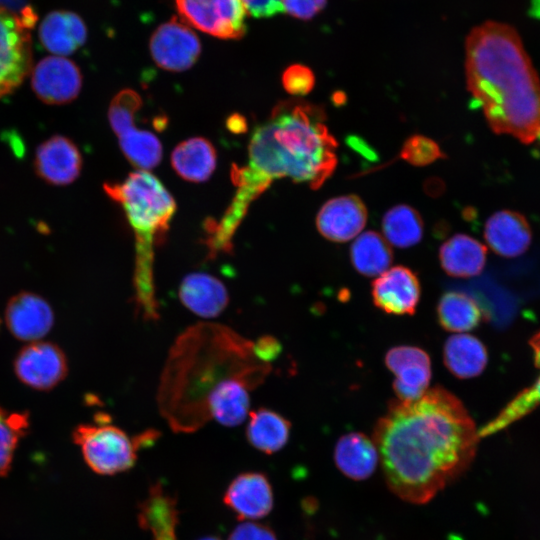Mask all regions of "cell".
<instances>
[{
    "mask_svg": "<svg viewBox=\"0 0 540 540\" xmlns=\"http://www.w3.org/2000/svg\"><path fill=\"white\" fill-rule=\"evenodd\" d=\"M479 439L464 404L441 386L416 400H393L372 435L388 487L414 504L430 501L461 475Z\"/></svg>",
    "mask_w": 540,
    "mask_h": 540,
    "instance_id": "1",
    "label": "cell"
},
{
    "mask_svg": "<svg viewBox=\"0 0 540 540\" xmlns=\"http://www.w3.org/2000/svg\"><path fill=\"white\" fill-rule=\"evenodd\" d=\"M271 371L253 340L226 325L197 323L168 351L156 396L160 415L176 433L195 432L226 400L250 395Z\"/></svg>",
    "mask_w": 540,
    "mask_h": 540,
    "instance_id": "2",
    "label": "cell"
},
{
    "mask_svg": "<svg viewBox=\"0 0 540 540\" xmlns=\"http://www.w3.org/2000/svg\"><path fill=\"white\" fill-rule=\"evenodd\" d=\"M319 105L302 99L280 101L250 138L245 166L233 165L236 192L218 228L234 235L255 201L276 179L288 177L319 189L337 166L338 143Z\"/></svg>",
    "mask_w": 540,
    "mask_h": 540,
    "instance_id": "3",
    "label": "cell"
},
{
    "mask_svg": "<svg viewBox=\"0 0 540 540\" xmlns=\"http://www.w3.org/2000/svg\"><path fill=\"white\" fill-rule=\"evenodd\" d=\"M468 91L490 128L530 144L540 139V78L511 26L486 21L465 40Z\"/></svg>",
    "mask_w": 540,
    "mask_h": 540,
    "instance_id": "4",
    "label": "cell"
},
{
    "mask_svg": "<svg viewBox=\"0 0 540 540\" xmlns=\"http://www.w3.org/2000/svg\"><path fill=\"white\" fill-rule=\"evenodd\" d=\"M104 191L123 209L135 237L133 289L136 313L146 321L159 318L154 280V248L165 236L176 203L157 177L137 170Z\"/></svg>",
    "mask_w": 540,
    "mask_h": 540,
    "instance_id": "5",
    "label": "cell"
},
{
    "mask_svg": "<svg viewBox=\"0 0 540 540\" xmlns=\"http://www.w3.org/2000/svg\"><path fill=\"white\" fill-rule=\"evenodd\" d=\"M94 424H80L72 433L87 465L97 474L114 475L132 468L141 447L152 444L158 433L145 431L131 437L121 428L97 417Z\"/></svg>",
    "mask_w": 540,
    "mask_h": 540,
    "instance_id": "6",
    "label": "cell"
},
{
    "mask_svg": "<svg viewBox=\"0 0 540 540\" xmlns=\"http://www.w3.org/2000/svg\"><path fill=\"white\" fill-rule=\"evenodd\" d=\"M31 71L29 29L20 15L0 5V99L18 88Z\"/></svg>",
    "mask_w": 540,
    "mask_h": 540,
    "instance_id": "7",
    "label": "cell"
},
{
    "mask_svg": "<svg viewBox=\"0 0 540 540\" xmlns=\"http://www.w3.org/2000/svg\"><path fill=\"white\" fill-rule=\"evenodd\" d=\"M183 21L221 39H240L246 32L242 0H175Z\"/></svg>",
    "mask_w": 540,
    "mask_h": 540,
    "instance_id": "8",
    "label": "cell"
},
{
    "mask_svg": "<svg viewBox=\"0 0 540 540\" xmlns=\"http://www.w3.org/2000/svg\"><path fill=\"white\" fill-rule=\"evenodd\" d=\"M14 372L26 386L48 391L68 374L65 353L55 343L34 341L24 346L14 360Z\"/></svg>",
    "mask_w": 540,
    "mask_h": 540,
    "instance_id": "9",
    "label": "cell"
},
{
    "mask_svg": "<svg viewBox=\"0 0 540 540\" xmlns=\"http://www.w3.org/2000/svg\"><path fill=\"white\" fill-rule=\"evenodd\" d=\"M154 62L162 69L181 72L191 68L199 58L201 44L184 21L176 18L161 24L150 39Z\"/></svg>",
    "mask_w": 540,
    "mask_h": 540,
    "instance_id": "10",
    "label": "cell"
},
{
    "mask_svg": "<svg viewBox=\"0 0 540 540\" xmlns=\"http://www.w3.org/2000/svg\"><path fill=\"white\" fill-rule=\"evenodd\" d=\"M32 89L44 103L61 105L73 101L82 87L79 67L62 56H48L39 61L31 73Z\"/></svg>",
    "mask_w": 540,
    "mask_h": 540,
    "instance_id": "11",
    "label": "cell"
},
{
    "mask_svg": "<svg viewBox=\"0 0 540 540\" xmlns=\"http://www.w3.org/2000/svg\"><path fill=\"white\" fill-rule=\"evenodd\" d=\"M385 365L395 375L393 391L401 401L420 398L431 380V360L423 349L401 345L387 351Z\"/></svg>",
    "mask_w": 540,
    "mask_h": 540,
    "instance_id": "12",
    "label": "cell"
},
{
    "mask_svg": "<svg viewBox=\"0 0 540 540\" xmlns=\"http://www.w3.org/2000/svg\"><path fill=\"white\" fill-rule=\"evenodd\" d=\"M420 294L418 276L413 270L402 265L386 270L371 285L374 305L392 315H413Z\"/></svg>",
    "mask_w": 540,
    "mask_h": 540,
    "instance_id": "13",
    "label": "cell"
},
{
    "mask_svg": "<svg viewBox=\"0 0 540 540\" xmlns=\"http://www.w3.org/2000/svg\"><path fill=\"white\" fill-rule=\"evenodd\" d=\"M5 321L15 338L34 342L49 333L54 324V313L43 297L23 291L9 299Z\"/></svg>",
    "mask_w": 540,
    "mask_h": 540,
    "instance_id": "14",
    "label": "cell"
},
{
    "mask_svg": "<svg viewBox=\"0 0 540 540\" xmlns=\"http://www.w3.org/2000/svg\"><path fill=\"white\" fill-rule=\"evenodd\" d=\"M367 209L357 195H343L326 201L316 216L318 232L337 243L355 238L365 227Z\"/></svg>",
    "mask_w": 540,
    "mask_h": 540,
    "instance_id": "15",
    "label": "cell"
},
{
    "mask_svg": "<svg viewBox=\"0 0 540 540\" xmlns=\"http://www.w3.org/2000/svg\"><path fill=\"white\" fill-rule=\"evenodd\" d=\"M34 164L41 179L63 186L72 183L80 175L82 157L70 139L55 135L38 146Z\"/></svg>",
    "mask_w": 540,
    "mask_h": 540,
    "instance_id": "16",
    "label": "cell"
},
{
    "mask_svg": "<svg viewBox=\"0 0 540 540\" xmlns=\"http://www.w3.org/2000/svg\"><path fill=\"white\" fill-rule=\"evenodd\" d=\"M224 503L240 519H259L272 510V487L264 474L245 472L229 484L224 494Z\"/></svg>",
    "mask_w": 540,
    "mask_h": 540,
    "instance_id": "17",
    "label": "cell"
},
{
    "mask_svg": "<svg viewBox=\"0 0 540 540\" xmlns=\"http://www.w3.org/2000/svg\"><path fill=\"white\" fill-rule=\"evenodd\" d=\"M178 296L185 308L204 319L219 316L229 303L225 284L204 272L186 275L179 285Z\"/></svg>",
    "mask_w": 540,
    "mask_h": 540,
    "instance_id": "18",
    "label": "cell"
},
{
    "mask_svg": "<svg viewBox=\"0 0 540 540\" xmlns=\"http://www.w3.org/2000/svg\"><path fill=\"white\" fill-rule=\"evenodd\" d=\"M484 238L495 253L513 258L522 255L531 244L532 232L526 218L515 211L492 214L485 223Z\"/></svg>",
    "mask_w": 540,
    "mask_h": 540,
    "instance_id": "19",
    "label": "cell"
},
{
    "mask_svg": "<svg viewBox=\"0 0 540 540\" xmlns=\"http://www.w3.org/2000/svg\"><path fill=\"white\" fill-rule=\"evenodd\" d=\"M39 38L46 50L65 57L74 53L87 39V28L82 18L70 11H53L45 16Z\"/></svg>",
    "mask_w": 540,
    "mask_h": 540,
    "instance_id": "20",
    "label": "cell"
},
{
    "mask_svg": "<svg viewBox=\"0 0 540 540\" xmlns=\"http://www.w3.org/2000/svg\"><path fill=\"white\" fill-rule=\"evenodd\" d=\"M487 248L475 238L456 234L439 249L442 269L452 277L469 278L479 275L486 263Z\"/></svg>",
    "mask_w": 540,
    "mask_h": 540,
    "instance_id": "21",
    "label": "cell"
},
{
    "mask_svg": "<svg viewBox=\"0 0 540 540\" xmlns=\"http://www.w3.org/2000/svg\"><path fill=\"white\" fill-rule=\"evenodd\" d=\"M334 460L345 476L363 480L373 474L379 455L372 439L361 432H351L338 439Z\"/></svg>",
    "mask_w": 540,
    "mask_h": 540,
    "instance_id": "22",
    "label": "cell"
},
{
    "mask_svg": "<svg viewBox=\"0 0 540 540\" xmlns=\"http://www.w3.org/2000/svg\"><path fill=\"white\" fill-rule=\"evenodd\" d=\"M217 154L212 143L203 137H193L179 143L171 154V164L184 180L203 182L216 168Z\"/></svg>",
    "mask_w": 540,
    "mask_h": 540,
    "instance_id": "23",
    "label": "cell"
},
{
    "mask_svg": "<svg viewBox=\"0 0 540 540\" xmlns=\"http://www.w3.org/2000/svg\"><path fill=\"white\" fill-rule=\"evenodd\" d=\"M446 368L459 379H469L480 375L488 362L484 344L470 334L450 336L443 347Z\"/></svg>",
    "mask_w": 540,
    "mask_h": 540,
    "instance_id": "24",
    "label": "cell"
},
{
    "mask_svg": "<svg viewBox=\"0 0 540 540\" xmlns=\"http://www.w3.org/2000/svg\"><path fill=\"white\" fill-rule=\"evenodd\" d=\"M246 438L251 446L265 454L281 450L288 442L291 423L280 413L261 407L250 411Z\"/></svg>",
    "mask_w": 540,
    "mask_h": 540,
    "instance_id": "25",
    "label": "cell"
},
{
    "mask_svg": "<svg viewBox=\"0 0 540 540\" xmlns=\"http://www.w3.org/2000/svg\"><path fill=\"white\" fill-rule=\"evenodd\" d=\"M436 314L440 326L449 332L470 331L486 317L475 299L458 291H448L441 295Z\"/></svg>",
    "mask_w": 540,
    "mask_h": 540,
    "instance_id": "26",
    "label": "cell"
},
{
    "mask_svg": "<svg viewBox=\"0 0 540 540\" xmlns=\"http://www.w3.org/2000/svg\"><path fill=\"white\" fill-rule=\"evenodd\" d=\"M350 259L355 270L367 277L379 276L393 261L387 240L375 231L360 234L350 247Z\"/></svg>",
    "mask_w": 540,
    "mask_h": 540,
    "instance_id": "27",
    "label": "cell"
},
{
    "mask_svg": "<svg viewBox=\"0 0 540 540\" xmlns=\"http://www.w3.org/2000/svg\"><path fill=\"white\" fill-rule=\"evenodd\" d=\"M535 366L540 369V331L530 340ZM540 405V376L533 385L521 391L501 412L481 430L480 437L491 435L506 428L516 420L532 412Z\"/></svg>",
    "mask_w": 540,
    "mask_h": 540,
    "instance_id": "28",
    "label": "cell"
},
{
    "mask_svg": "<svg viewBox=\"0 0 540 540\" xmlns=\"http://www.w3.org/2000/svg\"><path fill=\"white\" fill-rule=\"evenodd\" d=\"M114 133L118 137L123 154L139 170L147 171L160 163L162 145L152 132L135 127L133 122Z\"/></svg>",
    "mask_w": 540,
    "mask_h": 540,
    "instance_id": "29",
    "label": "cell"
},
{
    "mask_svg": "<svg viewBox=\"0 0 540 540\" xmlns=\"http://www.w3.org/2000/svg\"><path fill=\"white\" fill-rule=\"evenodd\" d=\"M423 229V221L418 211L406 204L393 206L383 216L384 238L398 248L418 244L422 239Z\"/></svg>",
    "mask_w": 540,
    "mask_h": 540,
    "instance_id": "30",
    "label": "cell"
},
{
    "mask_svg": "<svg viewBox=\"0 0 540 540\" xmlns=\"http://www.w3.org/2000/svg\"><path fill=\"white\" fill-rule=\"evenodd\" d=\"M28 429L27 412L9 411L0 407V478L10 470L17 445Z\"/></svg>",
    "mask_w": 540,
    "mask_h": 540,
    "instance_id": "31",
    "label": "cell"
},
{
    "mask_svg": "<svg viewBox=\"0 0 540 540\" xmlns=\"http://www.w3.org/2000/svg\"><path fill=\"white\" fill-rule=\"evenodd\" d=\"M400 157L414 166H426L445 157L439 145L423 135H412L402 145Z\"/></svg>",
    "mask_w": 540,
    "mask_h": 540,
    "instance_id": "32",
    "label": "cell"
},
{
    "mask_svg": "<svg viewBox=\"0 0 540 540\" xmlns=\"http://www.w3.org/2000/svg\"><path fill=\"white\" fill-rule=\"evenodd\" d=\"M281 81L284 89L289 94L301 97L313 90L315 75L308 66L293 64L285 69Z\"/></svg>",
    "mask_w": 540,
    "mask_h": 540,
    "instance_id": "33",
    "label": "cell"
},
{
    "mask_svg": "<svg viewBox=\"0 0 540 540\" xmlns=\"http://www.w3.org/2000/svg\"><path fill=\"white\" fill-rule=\"evenodd\" d=\"M283 10L291 16L309 20L321 12L327 0H281Z\"/></svg>",
    "mask_w": 540,
    "mask_h": 540,
    "instance_id": "34",
    "label": "cell"
},
{
    "mask_svg": "<svg viewBox=\"0 0 540 540\" xmlns=\"http://www.w3.org/2000/svg\"><path fill=\"white\" fill-rule=\"evenodd\" d=\"M228 540H277V538L267 526L244 523L233 530Z\"/></svg>",
    "mask_w": 540,
    "mask_h": 540,
    "instance_id": "35",
    "label": "cell"
},
{
    "mask_svg": "<svg viewBox=\"0 0 540 540\" xmlns=\"http://www.w3.org/2000/svg\"><path fill=\"white\" fill-rule=\"evenodd\" d=\"M247 13L256 18H269L284 12L281 0H242Z\"/></svg>",
    "mask_w": 540,
    "mask_h": 540,
    "instance_id": "36",
    "label": "cell"
},
{
    "mask_svg": "<svg viewBox=\"0 0 540 540\" xmlns=\"http://www.w3.org/2000/svg\"><path fill=\"white\" fill-rule=\"evenodd\" d=\"M254 343L257 355L268 363L272 364V361L280 355L281 344L273 336H262L254 341Z\"/></svg>",
    "mask_w": 540,
    "mask_h": 540,
    "instance_id": "37",
    "label": "cell"
},
{
    "mask_svg": "<svg viewBox=\"0 0 540 540\" xmlns=\"http://www.w3.org/2000/svg\"><path fill=\"white\" fill-rule=\"evenodd\" d=\"M242 117H239V116H233L230 118L229 122H228V126L230 127V129L232 131L235 130V128H237V131H241V127H245V122L242 121Z\"/></svg>",
    "mask_w": 540,
    "mask_h": 540,
    "instance_id": "38",
    "label": "cell"
},
{
    "mask_svg": "<svg viewBox=\"0 0 540 540\" xmlns=\"http://www.w3.org/2000/svg\"><path fill=\"white\" fill-rule=\"evenodd\" d=\"M200 540H220V539H218L217 537L208 536V537L202 538Z\"/></svg>",
    "mask_w": 540,
    "mask_h": 540,
    "instance_id": "39",
    "label": "cell"
}]
</instances>
